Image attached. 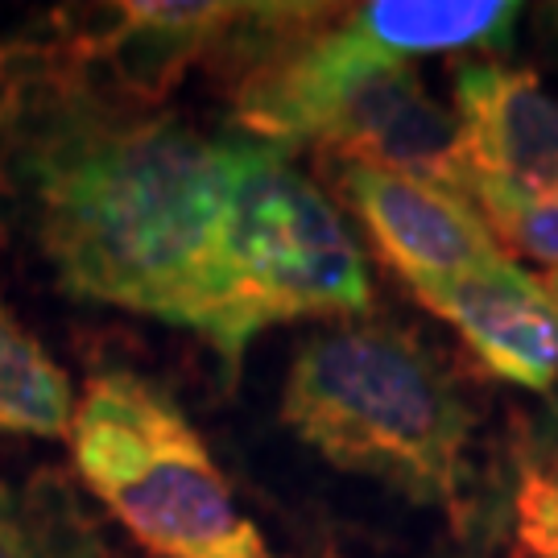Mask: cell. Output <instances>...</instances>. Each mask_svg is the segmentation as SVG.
Wrapping results in <instances>:
<instances>
[{
  "mask_svg": "<svg viewBox=\"0 0 558 558\" xmlns=\"http://www.w3.org/2000/svg\"><path fill=\"white\" fill-rule=\"evenodd\" d=\"M0 179L71 299L223 327V220L248 133H203L120 96L62 46L0 54Z\"/></svg>",
  "mask_w": 558,
  "mask_h": 558,
  "instance_id": "6da1fadb",
  "label": "cell"
},
{
  "mask_svg": "<svg viewBox=\"0 0 558 558\" xmlns=\"http://www.w3.org/2000/svg\"><path fill=\"white\" fill-rule=\"evenodd\" d=\"M236 124L278 149L323 145L468 195V158L447 112L410 62L360 34L352 4H248L216 59Z\"/></svg>",
  "mask_w": 558,
  "mask_h": 558,
  "instance_id": "7a4b0ae2",
  "label": "cell"
},
{
  "mask_svg": "<svg viewBox=\"0 0 558 558\" xmlns=\"http://www.w3.org/2000/svg\"><path fill=\"white\" fill-rule=\"evenodd\" d=\"M281 422L339 472L459 509L472 405L447 364L401 327L348 323L306 339L290 360Z\"/></svg>",
  "mask_w": 558,
  "mask_h": 558,
  "instance_id": "3957f363",
  "label": "cell"
},
{
  "mask_svg": "<svg viewBox=\"0 0 558 558\" xmlns=\"http://www.w3.org/2000/svg\"><path fill=\"white\" fill-rule=\"evenodd\" d=\"M71 459L100 505L158 558H269L179 401L129 368L83 385Z\"/></svg>",
  "mask_w": 558,
  "mask_h": 558,
  "instance_id": "277c9868",
  "label": "cell"
},
{
  "mask_svg": "<svg viewBox=\"0 0 558 558\" xmlns=\"http://www.w3.org/2000/svg\"><path fill=\"white\" fill-rule=\"evenodd\" d=\"M223 327L216 352L236 373L253 339L290 319L368 315V265L336 203L299 174L286 149L248 141L223 220Z\"/></svg>",
  "mask_w": 558,
  "mask_h": 558,
  "instance_id": "5b68a950",
  "label": "cell"
},
{
  "mask_svg": "<svg viewBox=\"0 0 558 558\" xmlns=\"http://www.w3.org/2000/svg\"><path fill=\"white\" fill-rule=\"evenodd\" d=\"M336 191L373 236L380 260L410 281V290L505 260L472 199L451 186L368 161H343L336 170Z\"/></svg>",
  "mask_w": 558,
  "mask_h": 558,
  "instance_id": "8992f818",
  "label": "cell"
},
{
  "mask_svg": "<svg viewBox=\"0 0 558 558\" xmlns=\"http://www.w3.org/2000/svg\"><path fill=\"white\" fill-rule=\"evenodd\" d=\"M414 299L456 327L488 377L546 393L558 385V311L538 278L505 257L463 278L418 286Z\"/></svg>",
  "mask_w": 558,
  "mask_h": 558,
  "instance_id": "52a82bcc",
  "label": "cell"
},
{
  "mask_svg": "<svg viewBox=\"0 0 558 558\" xmlns=\"http://www.w3.org/2000/svg\"><path fill=\"white\" fill-rule=\"evenodd\" d=\"M456 120L472 179L558 191V96L534 71L463 62L456 71Z\"/></svg>",
  "mask_w": 558,
  "mask_h": 558,
  "instance_id": "ba28073f",
  "label": "cell"
},
{
  "mask_svg": "<svg viewBox=\"0 0 558 558\" xmlns=\"http://www.w3.org/2000/svg\"><path fill=\"white\" fill-rule=\"evenodd\" d=\"M360 34L389 59L456 54L505 46L518 21V4L500 0H368L352 4Z\"/></svg>",
  "mask_w": 558,
  "mask_h": 558,
  "instance_id": "9c48e42d",
  "label": "cell"
},
{
  "mask_svg": "<svg viewBox=\"0 0 558 558\" xmlns=\"http://www.w3.org/2000/svg\"><path fill=\"white\" fill-rule=\"evenodd\" d=\"M0 558H124L87 518L71 480L41 468L13 493L0 484Z\"/></svg>",
  "mask_w": 558,
  "mask_h": 558,
  "instance_id": "30bf717a",
  "label": "cell"
},
{
  "mask_svg": "<svg viewBox=\"0 0 558 558\" xmlns=\"http://www.w3.org/2000/svg\"><path fill=\"white\" fill-rule=\"evenodd\" d=\"M75 393L62 364L0 299V430L66 439Z\"/></svg>",
  "mask_w": 558,
  "mask_h": 558,
  "instance_id": "8fae6325",
  "label": "cell"
},
{
  "mask_svg": "<svg viewBox=\"0 0 558 558\" xmlns=\"http://www.w3.org/2000/svg\"><path fill=\"white\" fill-rule=\"evenodd\" d=\"M468 199L500 248L538 260L546 274L558 269V191H521L505 182L472 179Z\"/></svg>",
  "mask_w": 558,
  "mask_h": 558,
  "instance_id": "7c38bea8",
  "label": "cell"
},
{
  "mask_svg": "<svg viewBox=\"0 0 558 558\" xmlns=\"http://www.w3.org/2000/svg\"><path fill=\"white\" fill-rule=\"evenodd\" d=\"M513 558H558V456L521 468L513 493Z\"/></svg>",
  "mask_w": 558,
  "mask_h": 558,
  "instance_id": "4fadbf2b",
  "label": "cell"
},
{
  "mask_svg": "<svg viewBox=\"0 0 558 558\" xmlns=\"http://www.w3.org/2000/svg\"><path fill=\"white\" fill-rule=\"evenodd\" d=\"M542 290H546V299L555 302V311H558V269H550V274L542 278Z\"/></svg>",
  "mask_w": 558,
  "mask_h": 558,
  "instance_id": "5bb4252c",
  "label": "cell"
},
{
  "mask_svg": "<svg viewBox=\"0 0 558 558\" xmlns=\"http://www.w3.org/2000/svg\"><path fill=\"white\" fill-rule=\"evenodd\" d=\"M0 100H4V75H0Z\"/></svg>",
  "mask_w": 558,
  "mask_h": 558,
  "instance_id": "9a60e30c",
  "label": "cell"
},
{
  "mask_svg": "<svg viewBox=\"0 0 558 558\" xmlns=\"http://www.w3.org/2000/svg\"><path fill=\"white\" fill-rule=\"evenodd\" d=\"M550 17H555V25H558V4H555V9H550Z\"/></svg>",
  "mask_w": 558,
  "mask_h": 558,
  "instance_id": "2e32d148",
  "label": "cell"
},
{
  "mask_svg": "<svg viewBox=\"0 0 558 558\" xmlns=\"http://www.w3.org/2000/svg\"><path fill=\"white\" fill-rule=\"evenodd\" d=\"M319 558H339V555H331V550H327V555H319Z\"/></svg>",
  "mask_w": 558,
  "mask_h": 558,
  "instance_id": "e0dca14e",
  "label": "cell"
}]
</instances>
